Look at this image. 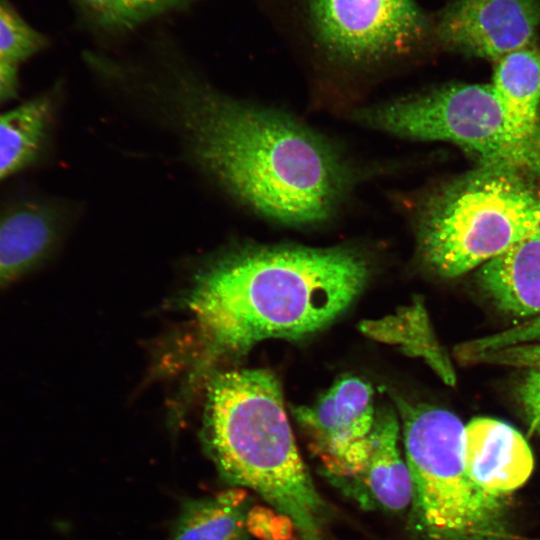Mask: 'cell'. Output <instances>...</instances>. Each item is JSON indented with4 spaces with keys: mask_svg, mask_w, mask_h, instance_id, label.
<instances>
[{
    "mask_svg": "<svg viewBox=\"0 0 540 540\" xmlns=\"http://www.w3.org/2000/svg\"><path fill=\"white\" fill-rule=\"evenodd\" d=\"M140 81L161 92L203 168L265 217L292 226L327 220L348 188L347 166L297 120L224 97L162 43Z\"/></svg>",
    "mask_w": 540,
    "mask_h": 540,
    "instance_id": "obj_1",
    "label": "cell"
},
{
    "mask_svg": "<svg viewBox=\"0 0 540 540\" xmlns=\"http://www.w3.org/2000/svg\"><path fill=\"white\" fill-rule=\"evenodd\" d=\"M369 274L348 247L251 246L213 261L188 296L217 352L244 353L269 338L300 339L340 316Z\"/></svg>",
    "mask_w": 540,
    "mask_h": 540,
    "instance_id": "obj_2",
    "label": "cell"
},
{
    "mask_svg": "<svg viewBox=\"0 0 540 540\" xmlns=\"http://www.w3.org/2000/svg\"><path fill=\"white\" fill-rule=\"evenodd\" d=\"M206 404L203 439L219 475L260 495L302 540H324L328 508L299 454L276 377L264 369L222 372Z\"/></svg>",
    "mask_w": 540,
    "mask_h": 540,
    "instance_id": "obj_3",
    "label": "cell"
},
{
    "mask_svg": "<svg viewBox=\"0 0 540 540\" xmlns=\"http://www.w3.org/2000/svg\"><path fill=\"white\" fill-rule=\"evenodd\" d=\"M527 176L480 165L450 181L424 205L420 253L437 274L453 278L502 255L540 219V194Z\"/></svg>",
    "mask_w": 540,
    "mask_h": 540,
    "instance_id": "obj_4",
    "label": "cell"
},
{
    "mask_svg": "<svg viewBox=\"0 0 540 540\" xmlns=\"http://www.w3.org/2000/svg\"><path fill=\"white\" fill-rule=\"evenodd\" d=\"M396 402L412 482V535L418 540H501V498L468 475L461 420L442 408Z\"/></svg>",
    "mask_w": 540,
    "mask_h": 540,
    "instance_id": "obj_5",
    "label": "cell"
},
{
    "mask_svg": "<svg viewBox=\"0 0 540 540\" xmlns=\"http://www.w3.org/2000/svg\"><path fill=\"white\" fill-rule=\"evenodd\" d=\"M276 27L323 61L367 69L421 54L435 44L431 14L417 0H254Z\"/></svg>",
    "mask_w": 540,
    "mask_h": 540,
    "instance_id": "obj_6",
    "label": "cell"
},
{
    "mask_svg": "<svg viewBox=\"0 0 540 540\" xmlns=\"http://www.w3.org/2000/svg\"><path fill=\"white\" fill-rule=\"evenodd\" d=\"M353 116L396 136L450 142L480 165L540 177V135L523 137L512 129L491 84H447L357 109Z\"/></svg>",
    "mask_w": 540,
    "mask_h": 540,
    "instance_id": "obj_7",
    "label": "cell"
},
{
    "mask_svg": "<svg viewBox=\"0 0 540 540\" xmlns=\"http://www.w3.org/2000/svg\"><path fill=\"white\" fill-rule=\"evenodd\" d=\"M293 415L330 474L361 479L376 417L368 382L343 376L314 404L295 407Z\"/></svg>",
    "mask_w": 540,
    "mask_h": 540,
    "instance_id": "obj_8",
    "label": "cell"
},
{
    "mask_svg": "<svg viewBox=\"0 0 540 540\" xmlns=\"http://www.w3.org/2000/svg\"><path fill=\"white\" fill-rule=\"evenodd\" d=\"M431 19L436 45L494 62L536 43L540 0H449Z\"/></svg>",
    "mask_w": 540,
    "mask_h": 540,
    "instance_id": "obj_9",
    "label": "cell"
},
{
    "mask_svg": "<svg viewBox=\"0 0 540 540\" xmlns=\"http://www.w3.org/2000/svg\"><path fill=\"white\" fill-rule=\"evenodd\" d=\"M464 457L471 480L498 498L521 487L534 468L532 451L522 434L489 417L474 418L465 426Z\"/></svg>",
    "mask_w": 540,
    "mask_h": 540,
    "instance_id": "obj_10",
    "label": "cell"
},
{
    "mask_svg": "<svg viewBox=\"0 0 540 540\" xmlns=\"http://www.w3.org/2000/svg\"><path fill=\"white\" fill-rule=\"evenodd\" d=\"M61 226L59 211L44 201L24 198L0 207V291L45 263Z\"/></svg>",
    "mask_w": 540,
    "mask_h": 540,
    "instance_id": "obj_11",
    "label": "cell"
},
{
    "mask_svg": "<svg viewBox=\"0 0 540 540\" xmlns=\"http://www.w3.org/2000/svg\"><path fill=\"white\" fill-rule=\"evenodd\" d=\"M477 282L487 298L513 317L540 312V219L502 255L479 267Z\"/></svg>",
    "mask_w": 540,
    "mask_h": 540,
    "instance_id": "obj_12",
    "label": "cell"
},
{
    "mask_svg": "<svg viewBox=\"0 0 540 540\" xmlns=\"http://www.w3.org/2000/svg\"><path fill=\"white\" fill-rule=\"evenodd\" d=\"M208 0H68L77 27L112 45L160 20L191 11Z\"/></svg>",
    "mask_w": 540,
    "mask_h": 540,
    "instance_id": "obj_13",
    "label": "cell"
},
{
    "mask_svg": "<svg viewBox=\"0 0 540 540\" xmlns=\"http://www.w3.org/2000/svg\"><path fill=\"white\" fill-rule=\"evenodd\" d=\"M491 86L512 129L523 137L540 135V49L536 43L494 61Z\"/></svg>",
    "mask_w": 540,
    "mask_h": 540,
    "instance_id": "obj_14",
    "label": "cell"
},
{
    "mask_svg": "<svg viewBox=\"0 0 540 540\" xmlns=\"http://www.w3.org/2000/svg\"><path fill=\"white\" fill-rule=\"evenodd\" d=\"M399 422L391 409L376 412L368 460L361 479L384 508L398 512L412 500V482L399 445Z\"/></svg>",
    "mask_w": 540,
    "mask_h": 540,
    "instance_id": "obj_15",
    "label": "cell"
},
{
    "mask_svg": "<svg viewBox=\"0 0 540 540\" xmlns=\"http://www.w3.org/2000/svg\"><path fill=\"white\" fill-rule=\"evenodd\" d=\"M246 494L233 488L181 504L168 540H245Z\"/></svg>",
    "mask_w": 540,
    "mask_h": 540,
    "instance_id": "obj_16",
    "label": "cell"
},
{
    "mask_svg": "<svg viewBox=\"0 0 540 540\" xmlns=\"http://www.w3.org/2000/svg\"><path fill=\"white\" fill-rule=\"evenodd\" d=\"M54 112L43 94L0 113V181L26 168L40 155Z\"/></svg>",
    "mask_w": 540,
    "mask_h": 540,
    "instance_id": "obj_17",
    "label": "cell"
},
{
    "mask_svg": "<svg viewBox=\"0 0 540 540\" xmlns=\"http://www.w3.org/2000/svg\"><path fill=\"white\" fill-rule=\"evenodd\" d=\"M363 330L380 339L402 344L413 355L423 357L446 384H455L454 368L420 304L407 307L397 316L365 324Z\"/></svg>",
    "mask_w": 540,
    "mask_h": 540,
    "instance_id": "obj_18",
    "label": "cell"
},
{
    "mask_svg": "<svg viewBox=\"0 0 540 540\" xmlns=\"http://www.w3.org/2000/svg\"><path fill=\"white\" fill-rule=\"evenodd\" d=\"M47 44V38L27 23L8 1L0 0V62L18 66Z\"/></svg>",
    "mask_w": 540,
    "mask_h": 540,
    "instance_id": "obj_19",
    "label": "cell"
},
{
    "mask_svg": "<svg viewBox=\"0 0 540 540\" xmlns=\"http://www.w3.org/2000/svg\"><path fill=\"white\" fill-rule=\"evenodd\" d=\"M520 345L540 346V312L519 325L462 343L457 349V357L464 362L489 351Z\"/></svg>",
    "mask_w": 540,
    "mask_h": 540,
    "instance_id": "obj_20",
    "label": "cell"
},
{
    "mask_svg": "<svg viewBox=\"0 0 540 540\" xmlns=\"http://www.w3.org/2000/svg\"><path fill=\"white\" fill-rule=\"evenodd\" d=\"M469 363H484L514 367H540V346L520 345L481 353Z\"/></svg>",
    "mask_w": 540,
    "mask_h": 540,
    "instance_id": "obj_21",
    "label": "cell"
},
{
    "mask_svg": "<svg viewBox=\"0 0 540 540\" xmlns=\"http://www.w3.org/2000/svg\"><path fill=\"white\" fill-rule=\"evenodd\" d=\"M518 399L531 428L540 434V367L527 369L518 386Z\"/></svg>",
    "mask_w": 540,
    "mask_h": 540,
    "instance_id": "obj_22",
    "label": "cell"
},
{
    "mask_svg": "<svg viewBox=\"0 0 540 540\" xmlns=\"http://www.w3.org/2000/svg\"><path fill=\"white\" fill-rule=\"evenodd\" d=\"M18 66L0 62V103L13 98L18 90Z\"/></svg>",
    "mask_w": 540,
    "mask_h": 540,
    "instance_id": "obj_23",
    "label": "cell"
},
{
    "mask_svg": "<svg viewBox=\"0 0 540 540\" xmlns=\"http://www.w3.org/2000/svg\"><path fill=\"white\" fill-rule=\"evenodd\" d=\"M160 30H163V29H160ZM160 30L158 29L157 31H160ZM157 31H156V32H157ZM156 32H153V34L156 33ZM153 34H152V35H153ZM152 35H151V36H152ZM151 36H150V37H151ZM150 37L148 38V41H149ZM148 41H147V43H148ZM147 43H146V45H147ZM139 60H140V59H139ZM137 61H138V60H134L133 63L131 64L130 69H129V74H130V75L132 74V69H133V67H134V65H135V63H136ZM131 76H132V75H131ZM133 78H134V77H133Z\"/></svg>",
    "mask_w": 540,
    "mask_h": 540,
    "instance_id": "obj_24",
    "label": "cell"
}]
</instances>
